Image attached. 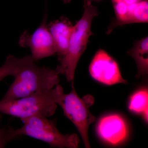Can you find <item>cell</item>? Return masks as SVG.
<instances>
[{"mask_svg":"<svg viewBox=\"0 0 148 148\" xmlns=\"http://www.w3.org/2000/svg\"><path fill=\"white\" fill-rule=\"evenodd\" d=\"M59 75L56 70L38 66L31 55L25 56L24 62L14 76L13 82L1 100H14L51 89L59 84Z\"/></svg>","mask_w":148,"mask_h":148,"instance_id":"1","label":"cell"},{"mask_svg":"<svg viewBox=\"0 0 148 148\" xmlns=\"http://www.w3.org/2000/svg\"><path fill=\"white\" fill-rule=\"evenodd\" d=\"M92 0H84V13L73 26L66 55L59 61L56 71L64 75L67 81H74L75 71L81 56L87 47L89 37L93 35L91 30L92 20L99 14L98 8L92 5Z\"/></svg>","mask_w":148,"mask_h":148,"instance_id":"2","label":"cell"},{"mask_svg":"<svg viewBox=\"0 0 148 148\" xmlns=\"http://www.w3.org/2000/svg\"><path fill=\"white\" fill-rule=\"evenodd\" d=\"M71 91L68 94L64 93L63 87L60 85L56 86L55 101L61 107L64 115L77 127L86 148H90L88 137V127L95 120V117L89 110L94 103L92 95H88L80 98L77 94L71 82Z\"/></svg>","mask_w":148,"mask_h":148,"instance_id":"3","label":"cell"},{"mask_svg":"<svg viewBox=\"0 0 148 148\" xmlns=\"http://www.w3.org/2000/svg\"><path fill=\"white\" fill-rule=\"evenodd\" d=\"M56 87V86H55ZM55 87L14 100L0 101V112L20 119L32 116L48 118L55 114Z\"/></svg>","mask_w":148,"mask_h":148,"instance_id":"4","label":"cell"},{"mask_svg":"<svg viewBox=\"0 0 148 148\" xmlns=\"http://www.w3.org/2000/svg\"><path fill=\"white\" fill-rule=\"evenodd\" d=\"M23 125L16 129L18 136L26 135L47 143L50 147L60 148H77L79 139L76 134L63 135L56 126V119L32 116L21 119Z\"/></svg>","mask_w":148,"mask_h":148,"instance_id":"5","label":"cell"},{"mask_svg":"<svg viewBox=\"0 0 148 148\" xmlns=\"http://www.w3.org/2000/svg\"><path fill=\"white\" fill-rule=\"evenodd\" d=\"M44 17L39 27L33 34L25 31L18 41L21 47L30 49L31 56L36 62L56 54L55 44L47 24L46 15Z\"/></svg>","mask_w":148,"mask_h":148,"instance_id":"6","label":"cell"},{"mask_svg":"<svg viewBox=\"0 0 148 148\" xmlns=\"http://www.w3.org/2000/svg\"><path fill=\"white\" fill-rule=\"evenodd\" d=\"M91 77L96 80L107 85L126 83L122 77L115 60L103 49L95 53L89 67Z\"/></svg>","mask_w":148,"mask_h":148,"instance_id":"7","label":"cell"},{"mask_svg":"<svg viewBox=\"0 0 148 148\" xmlns=\"http://www.w3.org/2000/svg\"><path fill=\"white\" fill-rule=\"evenodd\" d=\"M98 132L103 140L116 145L126 137L127 127L124 120L116 114H112L103 118L98 125Z\"/></svg>","mask_w":148,"mask_h":148,"instance_id":"8","label":"cell"},{"mask_svg":"<svg viewBox=\"0 0 148 148\" xmlns=\"http://www.w3.org/2000/svg\"><path fill=\"white\" fill-rule=\"evenodd\" d=\"M47 26L54 42L56 54L59 61L67 52L73 25L68 18L61 17L51 22Z\"/></svg>","mask_w":148,"mask_h":148,"instance_id":"9","label":"cell"},{"mask_svg":"<svg viewBox=\"0 0 148 148\" xmlns=\"http://www.w3.org/2000/svg\"><path fill=\"white\" fill-rule=\"evenodd\" d=\"M127 54L134 58L137 64L138 73L136 77L145 76L148 72V38L135 42L133 47L127 51Z\"/></svg>","mask_w":148,"mask_h":148,"instance_id":"10","label":"cell"},{"mask_svg":"<svg viewBox=\"0 0 148 148\" xmlns=\"http://www.w3.org/2000/svg\"><path fill=\"white\" fill-rule=\"evenodd\" d=\"M25 57L19 58L9 55L4 63L0 67V81L9 76H14L23 63Z\"/></svg>","mask_w":148,"mask_h":148,"instance_id":"11","label":"cell"},{"mask_svg":"<svg viewBox=\"0 0 148 148\" xmlns=\"http://www.w3.org/2000/svg\"><path fill=\"white\" fill-rule=\"evenodd\" d=\"M148 93L147 90H139L131 96L129 108L135 113H143L148 110Z\"/></svg>","mask_w":148,"mask_h":148,"instance_id":"12","label":"cell"},{"mask_svg":"<svg viewBox=\"0 0 148 148\" xmlns=\"http://www.w3.org/2000/svg\"><path fill=\"white\" fill-rule=\"evenodd\" d=\"M2 119V113L0 112V125ZM16 134V129L10 125H6L3 127L0 126V148H4L8 143L18 140L22 138Z\"/></svg>","mask_w":148,"mask_h":148,"instance_id":"13","label":"cell"},{"mask_svg":"<svg viewBox=\"0 0 148 148\" xmlns=\"http://www.w3.org/2000/svg\"><path fill=\"white\" fill-rule=\"evenodd\" d=\"M65 3H69L72 0H62Z\"/></svg>","mask_w":148,"mask_h":148,"instance_id":"14","label":"cell"},{"mask_svg":"<svg viewBox=\"0 0 148 148\" xmlns=\"http://www.w3.org/2000/svg\"><path fill=\"white\" fill-rule=\"evenodd\" d=\"M103 1V0H92V1L97 3L100 2L101 1Z\"/></svg>","mask_w":148,"mask_h":148,"instance_id":"15","label":"cell"}]
</instances>
